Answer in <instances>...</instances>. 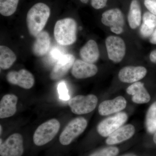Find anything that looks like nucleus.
Wrapping results in <instances>:
<instances>
[{"mask_svg":"<svg viewBox=\"0 0 156 156\" xmlns=\"http://www.w3.org/2000/svg\"><path fill=\"white\" fill-rule=\"evenodd\" d=\"M50 10L46 4L38 3L27 12L26 21L31 35L36 37L42 31L50 17Z\"/></svg>","mask_w":156,"mask_h":156,"instance_id":"nucleus-1","label":"nucleus"},{"mask_svg":"<svg viewBox=\"0 0 156 156\" xmlns=\"http://www.w3.org/2000/svg\"><path fill=\"white\" fill-rule=\"evenodd\" d=\"M77 23L74 20L66 18L56 22L54 36L56 42L61 46H69L76 40Z\"/></svg>","mask_w":156,"mask_h":156,"instance_id":"nucleus-2","label":"nucleus"},{"mask_svg":"<svg viewBox=\"0 0 156 156\" xmlns=\"http://www.w3.org/2000/svg\"><path fill=\"white\" fill-rule=\"evenodd\" d=\"M60 126V123L56 119H52L43 123L34 133V143L38 146H41L50 142L58 133Z\"/></svg>","mask_w":156,"mask_h":156,"instance_id":"nucleus-3","label":"nucleus"},{"mask_svg":"<svg viewBox=\"0 0 156 156\" xmlns=\"http://www.w3.org/2000/svg\"><path fill=\"white\" fill-rule=\"evenodd\" d=\"M87 122L83 117L76 118L70 122L59 136V141L63 145H68L72 142L86 130Z\"/></svg>","mask_w":156,"mask_h":156,"instance_id":"nucleus-4","label":"nucleus"},{"mask_svg":"<svg viewBox=\"0 0 156 156\" xmlns=\"http://www.w3.org/2000/svg\"><path fill=\"white\" fill-rule=\"evenodd\" d=\"M98 101L97 97L94 95H78L69 100V105L75 114H86L95 109Z\"/></svg>","mask_w":156,"mask_h":156,"instance_id":"nucleus-5","label":"nucleus"},{"mask_svg":"<svg viewBox=\"0 0 156 156\" xmlns=\"http://www.w3.org/2000/svg\"><path fill=\"white\" fill-rule=\"evenodd\" d=\"M128 115L124 112H119L105 119L98 124L97 131L103 137H108L112 133L123 126L128 120Z\"/></svg>","mask_w":156,"mask_h":156,"instance_id":"nucleus-6","label":"nucleus"},{"mask_svg":"<svg viewBox=\"0 0 156 156\" xmlns=\"http://www.w3.org/2000/svg\"><path fill=\"white\" fill-rule=\"evenodd\" d=\"M23 138L21 134H11L0 144L1 156H21L23 153Z\"/></svg>","mask_w":156,"mask_h":156,"instance_id":"nucleus-7","label":"nucleus"},{"mask_svg":"<svg viewBox=\"0 0 156 156\" xmlns=\"http://www.w3.org/2000/svg\"><path fill=\"white\" fill-rule=\"evenodd\" d=\"M105 44L109 58L115 63L122 61L126 53V45L123 39L110 36L107 38Z\"/></svg>","mask_w":156,"mask_h":156,"instance_id":"nucleus-8","label":"nucleus"},{"mask_svg":"<svg viewBox=\"0 0 156 156\" xmlns=\"http://www.w3.org/2000/svg\"><path fill=\"white\" fill-rule=\"evenodd\" d=\"M6 79L10 83L25 89H30L34 83V78L32 74L24 69L10 71L6 76Z\"/></svg>","mask_w":156,"mask_h":156,"instance_id":"nucleus-9","label":"nucleus"},{"mask_svg":"<svg viewBox=\"0 0 156 156\" xmlns=\"http://www.w3.org/2000/svg\"><path fill=\"white\" fill-rule=\"evenodd\" d=\"M147 73V70L143 66H128L123 68L119 72V80L123 83H136L143 79Z\"/></svg>","mask_w":156,"mask_h":156,"instance_id":"nucleus-10","label":"nucleus"},{"mask_svg":"<svg viewBox=\"0 0 156 156\" xmlns=\"http://www.w3.org/2000/svg\"><path fill=\"white\" fill-rule=\"evenodd\" d=\"M75 57L71 54H66L61 57L54 66L50 74V78L57 80L63 77L72 68L75 62Z\"/></svg>","mask_w":156,"mask_h":156,"instance_id":"nucleus-11","label":"nucleus"},{"mask_svg":"<svg viewBox=\"0 0 156 156\" xmlns=\"http://www.w3.org/2000/svg\"><path fill=\"white\" fill-rule=\"evenodd\" d=\"M127 101L122 96H119L112 100H105L99 105L98 111L101 116H107L119 112L126 108Z\"/></svg>","mask_w":156,"mask_h":156,"instance_id":"nucleus-12","label":"nucleus"},{"mask_svg":"<svg viewBox=\"0 0 156 156\" xmlns=\"http://www.w3.org/2000/svg\"><path fill=\"white\" fill-rule=\"evenodd\" d=\"M98 71V69L95 65L78 59L73 65L72 74L76 79H86L95 75Z\"/></svg>","mask_w":156,"mask_h":156,"instance_id":"nucleus-13","label":"nucleus"},{"mask_svg":"<svg viewBox=\"0 0 156 156\" xmlns=\"http://www.w3.org/2000/svg\"><path fill=\"white\" fill-rule=\"evenodd\" d=\"M126 92L128 95H132V100L134 103L142 104L150 101V95L141 82H137L132 84L126 89Z\"/></svg>","mask_w":156,"mask_h":156,"instance_id":"nucleus-14","label":"nucleus"},{"mask_svg":"<svg viewBox=\"0 0 156 156\" xmlns=\"http://www.w3.org/2000/svg\"><path fill=\"white\" fill-rule=\"evenodd\" d=\"M135 133V128L131 124L122 126L107 137L106 143L108 145L118 144L130 139Z\"/></svg>","mask_w":156,"mask_h":156,"instance_id":"nucleus-15","label":"nucleus"},{"mask_svg":"<svg viewBox=\"0 0 156 156\" xmlns=\"http://www.w3.org/2000/svg\"><path fill=\"white\" fill-rule=\"evenodd\" d=\"M101 21L104 25L112 27L123 28L125 23L124 15L118 9L108 10L102 14Z\"/></svg>","mask_w":156,"mask_h":156,"instance_id":"nucleus-16","label":"nucleus"},{"mask_svg":"<svg viewBox=\"0 0 156 156\" xmlns=\"http://www.w3.org/2000/svg\"><path fill=\"white\" fill-rule=\"evenodd\" d=\"M50 37L47 32L42 31L36 37V39L33 44L32 52L37 56H43L50 51Z\"/></svg>","mask_w":156,"mask_h":156,"instance_id":"nucleus-17","label":"nucleus"},{"mask_svg":"<svg viewBox=\"0 0 156 156\" xmlns=\"http://www.w3.org/2000/svg\"><path fill=\"white\" fill-rule=\"evenodd\" d=\"M18 98L14 94L4 95L0 102V118L5 119L14 115L17 111Z\"/></svg>","mask_w":156,"mask_h":156,"instance_id":"nucleus-18","label":"nucleus"},{"mask_svg":"<svg viewBox=\"0 0 156 156\" xmlns=\"http://www.w3.org/2000/svg\"><path fill=\"white\" fill-rule=\"evenodd\" d=\"M99 55L98 46L93 40L88 41L80 50V56L82 60L88 63H95L98 60Z\"/></svg>","mask_w":156,"mask_h":156,"instance_id":"nucleus-19","label":"nucleus"},{"mask_svg":"<svg viewBox=\"0 0 156 156\" xmlns=\"http://www.w3.org/2000/svg\"><path fill=\"white\" fill-rule=\"evenodd\" d=\"M128 19L129 26L132 29H135L140 25L141 21V11L139 2L137 0L131 1Z\"/></svg>","mask_w":156,"mask_h":156,"instance_id":"nucleus-20","label":"nucleus"},{"mask_svg":"<svg viewBox=\"0 0 156 156\" xmlns=\"http://www.w3.org/2000/svg\"><path fill=\"white\" fill-rule=\"evenodd\" d=\"M16 55L12 50L5 46H0V67L9 69L16 60Z\"/></svg>","mask_w":156,"mask_h":156,"instance_id":"nucleus-21","label":"nucleus"},{"mask_svg":"<svg viewBox=\"0 0 156 156\" xmlns=\"http://www.w3.org/2000/svg\"><path fill=\"white\" fill-rule=\"evenodd\" d=\"M145 126L147 130L150 134H154L156 131V101L149 108L145 119Z\"/></svg>","mask_w":156,"mask_h":156,"instance_id":"nucleus-22","label":"nucleus"},{"mask_svg":"<svg viewBox=\"0 0 156 156\" xmlns=\"http://www.w3.org/2000/svg\"><path fill=\"white\" fill-rule=\"evenodd\" d=\"M19 0H0V13L8 17L14 14L17 10Z\"/></svg>","mask_w":156,"mask_h":156,"instance_id":"nucleus-23","label":"nucleus"},{"mask_svg":"<svg viewBox=\"0 0 156 156\" xmlns=\"http://www.w3.org/2000/svg\"><path fill=\"white\" fill-rule=\"evenodd\" d=\"M119 152V148L116 147H108L96 151L89 156H116Z\"/></svg>","mask_w":156,"mask_h":156,"instance_id":"nucleus-24","label":"nucleus"},{"mask_svg":"<svg viewBox=\"0 0 156 156\" xmlns=\"http://www.w3.org/2000/svg\"><path fill=\"white\" fill-rule=\"evenodd\" d=\"M66 53L63 48L55 46L50 49L49 51V58L50 61L52 62H56V63Z\"/></svg>","mask_w":156,"mask_h":156,"instance_id":"nucleus-25","label":"nucleus"},{"mask_svg":"<svg viewBox=\"0 0 156 156\" xmlns=\"http://www.w3.org/2000/svg\"><path fill=\"white\" fill-rule=\"evenodd\" d=\"M143 23L154 29L156 27V15L150 12H145L143 16Z\"/></svg>","mask_w":156,"mask_h":156,"instance_id":"nucleus-26","label":"nucleus"},{"mask_svg":"<svg viewBox=\"0 0 156 156\" xmlns=\"http://www.w3.org/2000/svg\"><path fill=\"white\" fill-rule=\"evenodd\" d=\"M57 89L59 94V98L60 99L65 101H67L69 99L68 91L66 84L64 82H60L58 84Z\"/></svg>","mask_w":156,"mask_h":156,"instance_id":"nucleus-27","label":"nucleus"},{"mask_svg":"<svg viewBox=\"0 0 156 156\" xmlns=\"http://www.w3.org/2000/svg\"><path fill=\"white\" fill-rule=\"evenodd\" d=\"M154 32V29L149 27L144 23H143L140 28V32L144 37H151Z\"/></svg>","mask_w":156,"mask_h":156,"instance_id":"nucleus-28","label":"nucleus"},{"mask_svg":"<svg viewBox=\"0 0 156 156\" xmlns=\"http://www.w3.org/2000/svg\"><path fill=\"white\" fill-rule=\"evenodd\" d=\"M144 4L150 12L156 15V2L153 0H144Z\"/></svg>","mask_w":156,"mask_h":156,"instance_id":"nucleus-29","label":"nucleus"},{"mask_svg":"<svg viewBox=\"0 0 156 156\" xmlns=\"http://www.w3.org/2000/svg\"><path fill=\"white\" fill-rule=\"evenodd\" d=\"M108 0H91V5L95 9H103L106 6Z\"/></svg>","mask_w":156,"mask_h":156,"instance_id":"nucleus-30","label":"nucleus"},{"mask_svg":"<svg viewBox=\"0 0 156 156\" xmlns=\"http://www.w3.org/2000/svg\"><path fill=\"white\" fill-rule=\"evenodd\" d=\"M150 59L152 62L156 64V49L151 52L150 54Z\"/></svg>","mask_w":156,"mask_h":156,"instance_id":"nucleus-31","label":"nucleus"},{"mask_svg":"<svg viewBox=\"0 0 156 156\" xmlns=\"http://www.w3.org/2000/svg\"><path fill=\"white\" fill-rule=\"evenodd\" d=\"M110 29L112 32L117 34H122L124 31V29L122 27H112Z\"/></svg>","mask_w":156,"mask_h":156,"instance_id":"nucleus-32","label":"nucleus"},{"mask_svg":"<svg viewBox=\"0 0 156 156\" xmlns=\"http://www.w3.org/2000/svg\"><path fill=\"white\" fill-rule=\"evenodd\" d=\"M150 42L151 44H156V29L154 31L153 33L150 37Z\"/></svg>","mask_w":156,"mask_h":156,"instance_id":"nucleus-33","label":"nucleus"},{"mask_svg":"<svg viewBox=\"0 0 156 156\" xmlns=\"http://www.w3.org/2000/svg\"><path fill=\"white\" fill-rule=\"evenodd\" d=\"M121 156H137L135 154H126L123 155H122Z\"/></svg>","mask_w":156,"mask_h":156,"instance_id":"nucleus-34","label":"nucleus"},{"mask_svg":"<svg viewBox=\"0 0 156 156\" xmlns=\"http://www.w3.org/2000/svg\"><path fill=\"white\" fill-rule=\"evenodd\" d=\"M153 141L154 143L156 144V131L154 133L153 136Z\"/></svg>","mask_w":156,"mask_h":156,"instance_id":"nucleus-35","label":"nucleus"},{"mask_svg":"<svg viewBox=\"0 0 156 156\" xmlns=\"http://www.w3.org/2000/svg\"><path fill=\"white\" fill-rule=\"evenodd\" d=\"M81 2L84 3V4H87L89 2V0H80Z\"/></svg>","mask_w":156,"mask_h":156,"instance_id":"nucleus-36","label":"nucleus"},{"mask_svg":"<svg viewBox=\"0 0 156 156\" xmlns=\"http://www.w3.org/2000/svg\"><path fill=\"white\" fill-rule=\"evenodd\" d=\"M0 129H1L0 133H1V134H2V126H0Z\"/></svg>","mask_w":156,"mask_h":156,"instance_id":"nucleus-37","label":"nucleus"}]
</instances>
